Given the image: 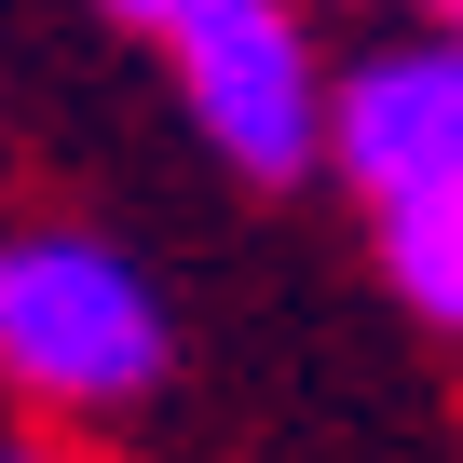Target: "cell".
<instances>
[{"label": "cell", "mask_w": 463, "mask_h": 463, "mask_svg": "<svg viewBox=\"0 0 463 463\" xmlns=\"http://www.w3.org/2000/svg\"><path fill=\"white\" fill-rule=\"evenodd\" d=\"M0 382L82 422L164 382V300L109 232H0Z\"/></svg>", "instance_id": "6da1fadb"}, {"label": "cell", "mask_w": 463, "mask_h": 463, "mask_svg": "<svg viewBox=\"0 0 463 463\" xmlns=\"http://www.w3.org/2000/svg\"><path fill=\"white\" fill-rule=\"evenodd\" d=\"M164 55H177V96H191V123H204L218 164H246V177H300L314 164L327 55L300 28V0H177Z\"/></svg>", "instance_id": "7a4b0ae2"}, {"label": "cell", "mask_w": 463, "mask_h": 463, "mask_svg": "<svg viewBox=\"0 0 463 463\" xmlns=\"http://www.w3.org/2000/svg\"><path fill=\"white\" fill-rule=\"evenodd\" d=\"M314 164H341L368 204H395V191H449V177H463V55L422 28V42H382V55L327 69Z\"/></svg>", "instance_id": "3957f363"}, {"label": "cell", "mask_w": 463, "mask_h": 463, "mask_svg": "<svg viewBox=\"0 0 463 463\" xmlns=\"http://www.w3.org/2000/svg\"><path fill=\"white\" fill-rule=\"evenodd\" d=\"M382 287H395L422 327H463V177L382 204Z\"/></svg>", "instance_id": "277c9868"}, {"label": "cell", "mask_w": 463, "mask_h": 463, "mask_svg": "<svg viewBox=\"0 0 463 463\" xmlns=\"http://www.w3.org/2000/svg\"><path fill=\"white\" fill-rule=\"evenodd\" d=\"M422 28H436V42H449V55H463V0H422Z\"/></svg>", "instance_id": "5b68a950"}, {"label": "cell", "mask_w": 463, "mask_h": 463, "mask_svg": "<svg viewBox=\"0 0 463 463\" xmlns=\"http://www.w3.org/2000/svg\"><path fill=\"white\" fill-rule=\"evenodd\" d=\"M109 14H123V28H164V14H177V0H109Z\"/></svg>", "instance_id": "8992f818"}, {"label": "cell", "mask_w": 463, "mask_h": 463, "mask_svg": "<svg viewBox=\"0 0 463 463\" xmlns=\"http://www.w3.org/2000/svg\"><path fill=\"white\" fill-rule=\"evenodd\" d=\"M0 463H55V449H0Z\"/></svg>", "instance_id": "52a82bcc"}]
</instances>
